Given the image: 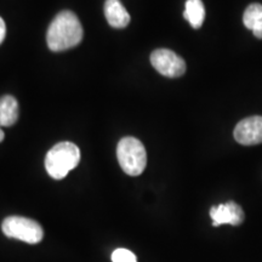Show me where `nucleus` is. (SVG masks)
Wrapping results in <instances>:
<instances>
[{"instance_id":"nucleus-4","label":"nucleus","mask_w":262,"mask_h":262,"mask_svg":"<svg viewBox=\"0 0 262 262\" xmlns=\"http://www.w3.org/2000/svg\"><path fill=\"white\" fill-rule=\"evenodd\" d=\"M2 231L8 238L18 239L28 244H38L44 237L42 227L37 221L24 216H9L2 224Z\"/></svg>"},{"instance_id":"nucleus-1","label":"nucleus","mask_w":262,"mask_h":262,"mask_svg":"<svg viewBox=\"0 0 262 262\" xmlns=\"http://www.w3.org/2000/svg\"><path fill=\"white\" fill-rule=\"evenodd\" d=\"M84 31L77 15L72 11H61L49 26L47 41L51 51L60 52L77 47L83 40Z\"/></svg>"},{"instance_id":"nucleus-11","label":"nucleus","mask_w":262,"mask_h":262,"mask_svg":"<svg viewBox=\"0 0 262 262\" xmlns=\"http://www.w3.org/2000/svg\"><path fill=\"white\" fill-rule=\"evenodd\" d=\"M183 17L193 28H201L205 18V9L202 0H187Z\"/></svg>"},{"instance_id":"nucleus-3","label":"nucleus","mask_w":262,"mask_h":262,"mask_svg":"<svg viewBox=\"0 0 262 262\" xmlns=\"http://www.w3.org/2000/svg\"><path fill=\"white\" fill-rule=\"evenodd\" d=\"M117 158L123 171L130 176H139L145 171L147 153L145 146L135 137H124L117 147Z\"/></svg>"},{"instance_id":"nucleus-14","label":"nucleus","mask_w":262,"mask_h":262,"mask_svg":"<svg viewBox=\"0 0 262 262\" xmlns=\"http://www.w3.org/2000/svg\"><path fill=\"white\" fill-rule=\"evenodd\" d=\"M5 139V134L4 131H3L2 129H0V142H3V140Z\"/></svg>"},{"instance_id":"nucleus-9","label":"nucleus","mask_w":262,"mask_h":262,"mask_svg":"<svg viewBox=\"0 0 262 262\" xmlns=\"http://www.w3.org/2000/svg\"><path fill=\"white\" fill-rule=\"evenodd\" d=\"M18 119L17 100L11 95L0 97V126H11Z\"/></svg>"},{"instance_id":"nucleus-8","label":"nucleus","mask_w":262,"mask_h":262,"mask_svg":"<svg viewBox=\"0 0 262 262\" xmlns=\"http://www.w3.org/2000/svg\"><path fill=\"white\" fill-rule=\"evenodd\" d=\"M104 15L107 22L113 28H125L130 24V15L120 0H106Z\"/></svg>"},{"instance_id":"nucleus-13","label":"nucleus","mask_w":262,"mask_h":262,"mask_svg":"<svg viewBox=\"0 0 262 262\" xmlns=\"http://www.w3.org/2000/svg\"><path fill=\"white\" fill-rule=\"evenodd\" d=\"M5 35H6V26H5L4 19L0 17V44L4 41Z\"/></svg>"},{"instance_id":"nucleus-6","label":"nucleus","mask_w":262,"mask_h":262,"mask_svg":"<svg viewBox=\"0 0 262 262\" xmlns=\"http://www.w3.org/2000/svg\"><path fill=\"white\" fill-rule=\"evenodd\" d=\"M234 139L243 146H254L262 143V117L245 118L237 124Z\"/></svg>"},{"instance_id":"nucleus-2","label":"nucleus","mask_w":262,"mask_h":262,"mask_svg":"<svg viewBox=\"0 0 262 262\" xmlns=\"http://www.w3.org/2000/svg\"><path fill=\"white\" fill-rule=\"evenodd\" d=\"M80 162V150L72 142H60L49 150L45 157V169L55 180H62Z\"/></svg>"},{"instance_id":"nucleus-12","label":"nucleus","mask_w":262,"mask_h":262,"mask_svg":"<svg viewBox=\"0 0 262 262\" xmlns=\"http://www.w3.org/2000/svg\"><path fill=\"white\" fill-rule=\"evenodd\" d=\"M112 262H137L136 255L127 249H117L112 254Z\"/></svg>"},{"instance_id":"nucleus-10","label":"nucleus","mask_w":262,"mask_h":262,"mask_svg":"<svg viewBox=\"0 0 262 262\" xmlns=\"http://www.w3.org/2000/svg\"><path fill=\"white\" fill-rule=\"evenodd\" d=\"M245 27L253 31L254 35L258 39H262V5L251 4L245 10L243 16Z\"/></svg>"},{"instance_id":"nucleus-7","label":"nucleus","mask_w":262,"mask_h":262,"mask_svg":"<svg viewBox=\"0 0 262 262\" xmlns=\"http://www.w3.org/2000/svg\"><path fill=\"white\" fill-rule=\"evenodd\" d=\"M210 217L212 219V226L215 227L221 225L239 226L244 221V211L237 203L227 202L225 204L212 206Z\"/></svg>"},{"instance_id":"nucleus-5","label":"nucleus","mask_w":262,"mask_h":262,"mask_svg":"<svg viewBox=\"0 0 262 262\" xmlns=\"http://www.w3.org/2000/svg\"><path fill=\"white\" fill-rule=\"evenodd\" d=\"M150 63L164 77L179 78L186 72V62L178 54L168 49H158L150 55Z\"/></svg>"}]
</instances>
